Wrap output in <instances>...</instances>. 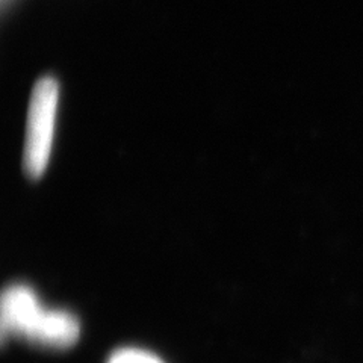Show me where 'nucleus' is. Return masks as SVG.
<instances>
[{
  "instance_id": "obj_1",
  "label": "nucleus",
  "mask_w": 363,
  "mask_h": 363,
  "mask_svg": "<svg viewBox=\"0 0 363 363\" xmlns=\"http://www.w3.org/2000/svg\"><path fill=\"white\" fill-rule=\"evenodd\" d=\"M2 335L23 337L53 350L73 347L81 336V323L72 312L43 306L30 286L16 283L2 295Z\"/></svg>"
},
{
  "instance_id": "obj_2",
  "label": "nucleus",
  "mask_w": 363,
  "mask_h": 363,
  "mask_svg": "<svg viewBox=\"0 0 363 363\" xmlns=\"http://www.w3.org/2000/svg\"><path fill=\"white\" fill-rule=\"evenodd\" d=\"M60 104V84L45 76L35 84L29 101L23 165L29 177L38 179L49 165L56 116Z\"/></svg>"
},
{
  "instance_id": "obj_3",
  "label": "nucleus",
  "mask_w": 363,
  "mask_h": 363,
  "mask_svg": "<svg viewBox=\"0 0 363 363\" xmlns=\"http://www.w3.org/2000/svg\"><path fill=\"white\" fill-rule=\"evenodd\" d=\"M108 363H164L156 354L141 348H121L112 353Z\"/></svg>"
},
{
  "instance_id": "obj_4",
  "label": "nucleus",
  "mask_w": 363,
  "mask_h": 363,
  "mask_svg": "<svg viewBox=\"0 0 363 363\" xmlns=\"http://www.w3.org/2000/svg\"><path fill=\"white\" fill-rule=\"evenodd\" d=\"M4 2H6V0H4Z\"/></svg>"
}]
</instances>
